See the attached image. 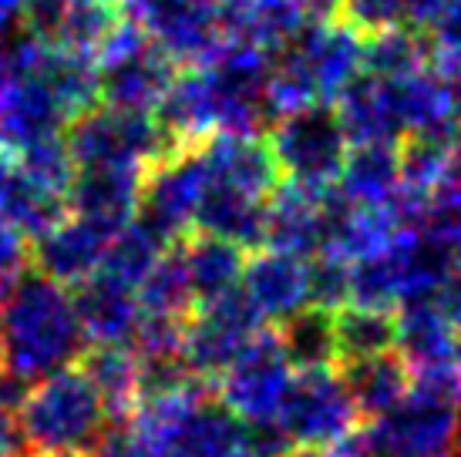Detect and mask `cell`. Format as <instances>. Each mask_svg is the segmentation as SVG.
<instances>
[{"label": "cell", "mask_w": 461, "mask_h": 457, "mask_svg": "<svg viewBox=\"0 0 461 457\" xmlns=\"http://www.w3.org/2000/svg\"><path fill=\"white\" fill-rule=\"evenodd\" d=\"M21 437H17V424L14 414L0 407V457H21Z\"/></svg>", "instance_id": "obj_36"}, {"label": "cell", "mask_w": 461, "mask_h": 457, "mask_svg": "<svg viewBox=\"0 0 461 457\" xmlns=\"http://www.w3.org/2000/svg\"><path fill=\"white\" fill-rule=\"evenodd\" d=\"M267 141L283 182L313 192L337 185L344 158L350 152L337 108L323 102L276 118L269 125Z\"/></svg>", "instance_id": "obj_5"}, {"label": "cell", "mask_w": 461, "mask_h": 457, "mask_svg": "<svg viewBox=\"0 0 461 457\" xmlns=\"http://www.w3.org/2000/svg\"><path fill=\"white\" fill-rule=\"evenodd\" d=\"M158 51L179 67H195L226 40V24L216 0H152L135 13Z\"/></svg>", "instance_id": "obj_10"}, {"label": "cell", "mask_w": 461, "mask_h": 457, "mask_svg": "<svg viewBox=\"0 0 461 457\" xmlns=\"http://www.w3.org/2000/svg\"><path fill=\"white\" fill-rule=\"evenodd\" d=\"M65 125V108L38 75H11L0 85V152L17 155L34 141L61 135Z\"/></svg>", "instance_id": "obj_14"}, {"label": "cell", "mask_w": 461, "mask_h": 457, "mask_svg": "<svg viewBox=\"0 0 461 457\" xmlns=\"http://www.w3.org/2000/svg\"><path fill=\"white\" fill-rule=\"evenodd\" d=\"M112 236L115 232L68 212L51 228H44L41 236L27 242V263L31 269H38L41 276L71 290L102 266V255Z\"/></svg>", "instance_id": "obj_11"}, {"label": "cell", "mask_w": 461, "mask_h": 457, "mask_svg": "<svg viewBox=\"0 0 461 457\" xmlns=\"http://www.w3.org/2000/svg\"><path fill=\"white\" fill-rule=\"evenodd\" d=\"M219 457H263V454H259L257 447L249 444V437H246L243 444H236L232 451H226V454H219Z\"/></svg>", "instance_id": "obj_41"}, {"label": "cell", "mask_w": 461, "mask_h": 457, "mask_svg": "<svg viewBox=\"0 0 461 457\" xmlns=\"http://www.w3.org/2000/svg\"><path fill=\"white\" fill-rule=\"evenodd\" d=\"M21 457H91L81 451H24Z\"/></svg>", "instance_id": "obj_42"}, {"label": "cell", "mask_w": 461, "mask_h": 457, "mask_svg": "<svg viewBox=\"0 0 461 457\" xmlns=\"http://www.w3.org/2000/svg\"><path fill=\"white\" fill-rule=\"evenodd\" d=\"M421 67H428V58H424V40L418 31L401 24L364 38L360 75L377 77V81H397V77H408Z\"/></svg>", "instance_id": "obj_30"}, {"label": "cell", "mask_w": 461, "mask_h": 457, "mask_svg": "<svg viewBox=\"0 0 461 457\" xmlns=\"http://www.w3.org/2000/svg\"><path fill=\"white\" fill-rule=\"evenodd\" d=\"M333 108H337V118H340L350 145H371V141L397 145L401 141V125H397V114L391 108L387 85L377 77L357 75L340 91Z\"/></svg>", "instance_id": "obj_24"}, {"label": "cell", "mask_w": 461, "mask_h": 457, "mask_svg": "<svg viewBox=\"0 0 461 457\" xmlns=\"http://www.w3.org/2000/svg\"><path fill=\"white\" fill-rule=\"evenodd\" d=\"M179 253L195 306L212 303L216 296L240 286L246 266L243 246L212 236V232H189L185 239H179Z\"/></svg>", "instance_id": "obj_22"}, {"label": "cell", "mask_w": 461, "mask_h": 457, "mask_svg": "<svg viewBox=\"0 0 461 457\" xmlns=\"http://www.w3.org/2000/svg\"><path fill=\"white\" fill-rule=\"evenodd\" d=\"M149 4H152V0H122V7H125L129 17H135V13H139L141 7H149Z\"/></svg>", "instance_id": "obj_43"}, {"label": "cell", "mask_w": 461, "mask_h": 457, "mask_svg": "<svg viewBox=\"0 0 461 457\" xmlns=\"http://www.w3.org/2000/svg\"><path fill=\"white\" fill-rule=\"evenodd\" d=\"M458 454H461V420H458Z\"/></svg>", "instance_id": "obj_44"}, {"label": "cell", "mask_w": 461, "mask_h": 457, "mask_svg": "<svg viewBox=\"0 0 461 457\" xmlns=\"http://www.w3.org/2000/svg\"><path fill=\"white\" fill-rule=\"evenodd\" d=\"M139 306L145 317H176L185 319L195 309L193 290H189V276L182 266L179 242L168 246L166 253L158 255V263L149 269V276L141 280V286L135 290Z\"/></svg>", "instance_id": "obj_29"}, {"label": "cell", "mask_w": 461, "mask_h": 457, "mask_svg": "<svg viewBox=\"0 0 461 457\" xmlns=\"http://www.w3.org/2000/svg\"><path fill=\"white\" fill-rule=\"evenodd\" d=\"M77 319L88 343H131L141 323V306L131 286L112 280L104 273H91L88 280L71 286Z\"/></svg>", "instance_id": "obj_17"}, {"label": "cell", "mask_w": 461, "mask_h": 457, "mask_svg": "<svg viewBox=\"0 0 461 457\" xmlns=\"http://www.w3.org/2000/svg\"><path fill=\"white\" fill-rule=\"evenodd\" d=\"M240 286L259 309V317L267 323H280L307 306V259L263 249L246 259Z\"/></svg>", "instance_id": "obj_18"}, {"label": "cell", "mask_w": 461, "mask_h": 457, "mask_svg": "<svg viewBox=\"0 0 461 457\" xmlns=\"http://www.w3.org/2000/svg\"><path fill=\"white\" fill-rule=\"evenodd\" d=\"M259 330H267V319L249 303L243 286L216 296L212 303L195 306L182 323V360L193 370V377L216 390V381L230 370V363L246 350Z\"/></svg>", "instance_id": "obj_6"}, {"label": "cell", "mask_w": 461, "mask_h": 457, "mask_svg": "<svg viewBox=\"0 0 461 457\" xmlns=\"http://www.w3.org/2000/svg\"><path fill=\"white\" fill-rule=\"evenodd\" d=\"M11 158L34 185L54 192V195H61V199H65L68 185H71V178H75V172H77L75 158H71V152H68V145H65V135L34 141V145L21 148V152L11 155Z\"/></svg>", "instance_id": "obj_33"}, {"label": "cell", "mask_w": 461, "mask_h": 457, "mask_svg": "<svg viewBox=\"0 0 461 457\" xmlns=\"http://www.w3.org/2000/svg\"><path fill=\"white\" fill-rule=\"evenodd\" d=\"M394 327V350L408 360L411 370L455 363L451 356H455V343H458V327L431 296H411L404 303H397Z\"/></svg>", "instance_id": "obj_19"}, {"label": "cell", "mask_w": 461, "mask_h": 457, "mask_svg": "<svg viewBox=\"0 0 461 457\" xmlns=\"http://www.w3.org/2000/svg\"><path fill=\"white\" fill-rule=\"evenodd\" d=\"M205 178L246 192L267 202L273 189L280 185V168L269 152L267 135H236V131H209L199 139Z\"/></svg>", "instance_id": "obj_12"}, {"label": "cell", "mask_w": 461, "mask_h": 457, "mask_svg": "<svg viewBox=\"0 0 461 457\" xmlns=\"http://www.w3.org/2000/svg\"><path fill=\"white\" fill-rule=\"evenodd\" d=\"M290 381L294 367L283 356L276 330L267 327L246 343L243 354L216 381V397L243 424H276Z\"/></svg>", "instance_id": "obj_9"}, {"label": "cell", "mask_w": 461, "mask_h": 457, "mask_svg": "<svg viewBox=\"0 0 461 457\" xmlns=\"http://www.w3.org/2000/svg\"><path fill=\"white\" fill-rule=\"evenodd\" d=\"M168 246L155 232H149V228L141 226L139 219H131L129 226H122L112 236V242H108V249H104L102 255V266H98V273H104V276H112V280L125 282V286H131V290H139L141 280L149 276V269L158 263V255L166 253Z\"/></svg>", "instance_id": "obj_31"}, {"label": "cell", "mask_w": 461, "mask_h": 457, "mask_svg": "<svg viewBox=\"0 0 461 457\" xmlns=\"http://www.w3.org/2000/svg\"><path fill=\"white\" fill-rule=\"evenodd\" d=\"M203 185L205 166L199 155V141H189L176 152L162 155L152 166H145L135 219L166 246H176L193 232Z\"/></svg>", "instance_id": "obj_7"}, {"label": "cell", "mask_w": 461, "mask_h": 457, "mask_svg": "<svg viewBox=\"0 0 461 457\" xmlns=\"http://www.w3.org/2000/svg\"><path fill=\"white\" fill-rule=\"evenodd\" d=\"M280 457H344L337 447H310V444H290Z\"/></svg>", "instance_id": "obj_39"}, {"label": "cell", "mask_w": 461, "mask_h": 457, "mask_svg": "<svg viewBox=\"0 0 461 457\" xmlns=\"http://www.w3.org/2000/svg\"><path fill=\"white\" fill-rule=\"evenodd\" d=\"M85 346L71 290L27 266L0 296V367L34 383L75 367Z\"/></svg>", "instance_id": "obj_1"}, {"label": "cell", "mask_w": 461, "mask_h": 457, "mask_svg": "<svg viewBox=\"0 0 461 457\" xmlns=\"http://www.w3.org/2000/svg\"><path fill=\"white\" fill-rule=\"evenodd\" d=\"M263 246L300 259L321 253V192L280 182L267 202Z\"/></svg>", "instance_id": "obj_20"}, {"label": "cell", "mask_w": 461, "mask_h": 457, "mask_svg": "<svg viewBox=\"0 0 461 457\" xmlns=\"http://www.w3.org/2000/svg\"><path fill=\"white\" fill-rule=\"evenodd\" d=\"M141 172L131 166H91L77 168L65 192V205L71 216H81L95 226L118 232L129 226L139 209Z\"/></svg>", "instance_id": "obj_15"}, {"label": "cell", "mask_w": 461, "mask_h": 457, "mask_svg": "<svg viewBox=\"0 0 461 457\" xmlns=\"http://www.w3.org/2000/svg\"><path fill=\"white\" fill-rule=\"evenodd\" d=\"M296 58L303 61L310 81L317 88V98L323 104H333L340 91L360 75V58H364V38L357 31L330 21H307L303 31L290 40Z\"/></svg>", "instance_id": "obj_13"}, {"label": "cell", "mask_w": 461, "mask_h": 457, "mask_svg": "<svg viewBox=\"0 0 461 457\" xmlns=\"http://www.w3.org/2000/svg\"><path fill=\"white\" fill-rule=\"evenodd\" d=\"M122 17H125L122 0H65L58 48L95 58V51L102 48V40L115 31Z\"/></svg>", "instance_id": "obj_32"}, {"label": "cell", "mask_w": 461, "mask_h": 457, "mask_svg": "<svg viewBox=\"0 0 461 457\" xmlns=\"http://www.w3.org/2000/svg\"><path fill=\"white\" fill-rule=\"evenodd\" d=\"M280 350L294 373L307 370H330L337 367V350H333V319L327 309L303 306L294 317L273 323Z\"/></svg>", "instance_id": "obj_27"}, {"label": "cell", "mask_w": 461, "mask_h": 457, "mask_svg": "<svg viewBox=\"0 0 461 457\" xmlns=\"http://www.w3.org/2000/svg\"><path fill=\"white\" fill-rule=\"evenodd\" d=\"M65 145L75 158V168H145L158 162L162 155L182 148V141L172 139L166 128L155 121L152 112H129V108H112L102 102L68 121Z\"/></svg>", "instance_id": "obj_4"}, {"label": "cell", "mask_w": 461, "mask_h": 457, "mask_svg": "<svg viewBox=\"0 0 461 457\" xmlns=\"http://www.w3.org/2000/svg\"><path fill=\"white\" fill-rule=\"evenodd\" d=\"M445 185H455V189H461V121L455 125V135H451L448 172H445Z\"/></svg>", "instance_id": "obj_37"}, {"label": "cell", "mask_w": 461, "mask_h": 457, "mask_svg": "<svg viewBox=\"0 0 461 457\" xmlns=\"http://www.w3.org/2000/svg\"><path fill=\"white\" fill-rule=\"evenodd\" d=\"M404 17H408V0H340L337 7V21L357 31L360 38L401 27Z\"/></svg>", "instance_id": "obj_35"}, {"label": "cell", "mask_w": 461, "mask_h": 457, "mask_svg": "<svg viewBox=\"0 0 461 457\" xmlns=\"http://www.w3.org/2000/svg\"><path fill=\"white\" fill-rule=\"evenodd\" d=\"M31 75H38L41 81L51 88L58 104L65 108L68 121L102 102V98H98V64H95V58H88V54L68 51V48H51V44H48V48L41 51Z\"/></svg>", "instance_id": "obj_26"}, {"label": "cell", "mask_w": 461, "mask_h": 457, "mask_svg": "<svg viewBox=\"0 0 461 457\" xmlns=\"http://www.w3.org/2000/svg\"><path fill=\"white\" fill-rule=\"evenodd\" d=\"M98 390L112 420L129 417L139 404V356L131 343H88L75 363Z\"/></svg>", "instance_id": "obj_23"}, {"label": "cell", "mask_w": 461, "mask_h": 457, "mask_svg": "<svg viewBox=\"0 0 461 457\" xmlns=\"http://www.w3.org/2000/svg\"><path fill=\"white\" fill-rule=\"evenodd\" d=\"M350 303V259L317 253L307 259V306L337 313Z\"/></svg>", "instance_id": "obj_34"}, {"label": "cell", "mask_w": 461, "mask_h": 457, "mask_svg": "<svg viewBox=\"0 0 461 457\" xmlns=\"http://www.w3.org/2000/svg\"><path fill=\"white\" fill-rule=\"evenodd\" d=\"M333 319V350H337V367L367 360V356L387 354L397 343V327L391 309H371V306L347 303Z\"/></svg>", "instance_id": "obj_28"}, {"label": "cell", "mask_w": 461, "mask_h": 457, "mask_svg": "<svg viewBox=\"0 0 461 457\" xmlns=\"http://www.w3.org/2000/svg\"><path fill=\"white\" fill-rule=\"evenodd\" d=\"M98 390L77 367L48 373L27 387L21 407L14 410L17 437L27 451H81L91 454L108 427Z\"/></svg>", "instance_id": "obj_3"}, {"label": "cell", "mask_w": 461, "mask_h": 457, "mask_svg": "<svg viewBox=\"0 0 461 457\" xmlns=\"http://www.w3.org/2000/svg\"><path fill=\"white\" fill-rule=\"evenodd\" d=\"M176 75H179V64L168 61L149 40L122 58L98 64V98L112 108L155 112V104L166 98Z\"/></svg>", "instance_id": "obj_16"}, {"label": "cell", "mask_w": 461, "mask_h": 457, "mask_svg": "<svg viewBox=\"0 0 461 457\" xmlns=\"http://www.w3.org/2000/svg\"><path fill=\"white\" fill-rule=\"evenodd\" d=\"M333 370L344 383L347 397L357 407L360 424L387 414L411 390V367L397 350L367 356V360H354V363H340Z\"/></svg>", "instance_id": "obj_21"}, {"label": "cell", "mask_w": 461, "mask_h": 457, "mask_svg": "<svg viewBox=\"0 0 461 457\" xmlns=\"http://www.w3.org/2000/svg\"><path fill=\"white\" fill-rule=\"evenodd\" d=\"M337 451H340V447H337ZM340 454H344V451H340ZM344 457H347V454H344Z\"/></svg>", "instance_id": "obj_45"}, {"label": "cell", "mask_w": 461, "mask_h": 457, "mask_svg": "<svg viewBox=\"0 0 461 457\" xmlns=\"http://www.w3.org/2000/svg\"><path fill=\"white\" fill-rule=\"evenodd\" d=\"M401 185V155L397 145L371 141V145H350L344 158L337 192L354 205H384Z\"/></svg>", "instance_id": "obj_25"}, {"label": "cell", "mask_w": 461, "mask_h": 457, "mask_svg": "<svg viewBox=\"0 0 461 457\" xmlns=\"http://www.w3.org/2000/svg\"><path fill=\"white\" fill-rule=\"evenodd\" d=\"M461 420V377L455 363L411 370V390L387 414L364 420L344 451L350 457H455Z\"/></svg>", "instance_id": "obj_2"}, {"label": "cell", "mask_w": 461, "mask_h": 457, "mask_svg": "<svg viewBox=\"0 0 461 457\" xmlns=\"http://www.w3.org/2000/svg\"><path fill=\"white\" fill-rule=\"evenodd\" d=\"M455 457H461V454H455Z\"/></svg>", "instance_id": "obj_46"}, {"label": "cell", "mask_w": 461, "mask_h": 457, "mask_svg": "<svg viewBox=\"0 0 461 457\" xmlns=\"http://www.w3.org/2000/svg\"><path fill=\"white\" fill-rule=\"evenodd\" d=\"M276 427L290 444L340 447L360 427V414L337 370H307L294 373L276 414Z\"/></svg>", "instance_id": "obj_8"}, {"label": "cell", "mask_w": 461, "mask_h": 457, "mask_svg": "<svg viewBox=\"0 0 461 457\" xmlns=\"http://www.w3.org/2000/svg\"><path fill=\"white\" fill-rule=\"evenodd\" d=\"M294 4L307 13V21H330L340 7V0H294Z\"/></svg>", "instance_id": "obj_38"}, {"label": "cell", "mask_w": 461, "mask_h": 457, "mask_svg": "<svg viewBox=\"0 0 461 457\" xmlns=\"http://www.w3.org/2000/svg\"><path fill=\"white\" fill-rule=\"evenodd\" d=\"M257 4H263V0H216V7L222 11V24L232 21V17H240V13L253 11Z\"/></svg>", "instance_id": "obj_40"}]
</instances>
